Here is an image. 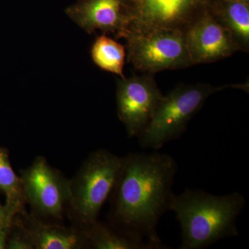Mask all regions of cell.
<instances>
[{"mask_svg":"<svg viewBox=\"0 0 249 249\" xmlns=\"http://www.w3.org/2000/svg\"><path fill=\"white\" fill-rule=\"evenodd\" d=\"M178 166L167 154L131 153L111 195V224L129 235L155 245L170 249L157 233L159 222L170 211Z\"/></svg>","mask_w":249,"mask_h":249,"instance_id":"cell-1","label":"cell"},{"mask_svg":"<svg viewBox=\"0 0 249 249\" xmlns=\"http://www.w3.org/2000/svg\"><path fill=\"white\" fill-rule=\"evenodd\" d=\"M245 205V198L238 192L214 196L186 188L181 194L174 193L170 211L176 214L181 226L179 249H205L238 235L237 218Z\"/></svg>","mask_w":249,"mask_h":249,"instance_id":"cell-2","label":"cell"},{"mask_svg":"<svg viewBox=\"0 0 249 249\" xmlns=\"http://www.w3.org/2000/svg\"><path fill=\"white\" fill-rule=\"evenodd\" d=\"M124 157L100 149L93 152L70 181L69 206L83 231L98 221L100 211L114 191Z\"/></svg>","mask_w":249,"mask_h":249,"instance_id":"cell-3","label":"cell"},{"mask_svg":"<svg viewBox=\"0 0 249 249\" xmlns=\"http://www.w3.org/2000/svg\"><path fill=\"white\" fill-rule=\"evenodd\" d=\"M227 88L208 83L178 85L163 96L151 121L138 137L139 145L142 148L157 150L180 138L208 98Z\"/></svg>","mask_w":249,"mask_h":249,"instance_id":"cell-4","label":"cell"},{"mask_svg":"<svg viewBox=\"0 0 249 249\" xmlns=\"http://www.w3.org/2000/svg\"><path fill=\"white\" fill-rule=\"evenodd\" d=\"M211 0H122L123 37L160 29L186 31L207 12Z\"/></svg>","mask_w":249,"mask_h":249,"instance_id":"cell-5","label":"cell"},{"mask_svg":"<svg viewBox=\"0 0 249 249\" xmlns=\"http://www.w3.org/2000/svg\"><path fill=\"white\" fill-rule=\"evenodd\" d=\"M127 62L147 74L193 66L184 32L160 29L124 37Z\"/></svg>","mask_w":249,"mask_h":249,"instance_id":"cell-6","label":"cell"},{"mask_svg":"<svg viewBox=\"0 0 249 249\" xmlns=\"http://www.w3.org/2000/svg\"><path fill=\"white\" fill-rule=\"evenodd\" d=\"M24 199L36 213L61 217L70 198V181L52 168L45 157H38L32 164L21 171Z\"/></svg>","mask_w":249,"mask_h":249,"instance_id":"cell-7","label":"cell"},{"mask_svg":"<svg viewBox=\"0 0 249 249\" xmlns=\"http://www.w3.org/2000/svg\"><path fill=\"white\" fill-rule=\"evenodd\" d=\"M162 98L152 74L144 73L117 80L118 116L129 138H138L145 130Z\"/></svg>","mask_w":249,"mask_h":249,"instance_id":"cell-8","label":"cell"},{"mask_svg":"<svg viewBox=\"0 0 249 249\" xmlns=\"http://www.w3.org/2000/svg\"><path fill=\"white\" fill-rule=\"evenodd\" d=\"M184 35L193 65L218 61L240 51L231 34L208 12L190 26Z\"/></svg>","mask_w":249,"mask_h":249,"instance_id":"cell-9","label":"cell"},{"mask_svg":"<svg viewBox=\"0 0 249 249\" xmlns=\"http://www.w3.org/2000/svg\"><path fill=\"white\" fill-rule=\"evenodd\" d=\"M65 13L88 34L101 30L104 34L111 33L117 38L123 37L122 0H78L67 7Z\"/></svg>","mask_w":249,"mask_h":249,"instance_id":"cell-10","label":"cell"},{"mask_svg":"<svg viewBox=\"0 0 249 249\" xmlns=\"http://www.w3.org/2000/svg\"><path fill=\"white\" fill-rule=\"evenodd\" d=\"M207 12L231 34L242 52H249V3L211 0Z\"/></svg>","mask_w":249,"mask_h":249,"instance_id":"cell-11","label":"cell"},{"mask_svg":"<svg viewBox=\"0 0 249 249\" xmlns=\"http://www.w3.org/2000/svg\"><path fill=\"white\" fill-rule=\"evenodd\" d=\"M29 219L30 225L27 229L30 232L36 249H75L87 243L83 232L80 235L73 230L42 224L34 217Z\"/></svg>","mask_w":249,"mask_h":249,"instance_id":"cell-12","label":"cell"},{"mask_svg":"<svg viewBox=\"0 0 249 249\" xmlns=\"http://www.w3.org/2000/svg\"><path fill=\"white\" fill-rule=\"evenodd\" d=\"M87 243L96 249H157L155 245L98 221L83 231Z\"/></svg>","mask_w":249,"mask_h":249,"instance_id":"cell-13","label":"cell"},{"mask_svg":"<svg viewBox=\"0 0 249 249\" xmlns=\"http://www.w3.org/2000/svg\"><path fill=\"white\" fill-rule=\"evenodd\" d=\"M91 58L96 65L105 71L111 72L124 78L125 48L107 36H99L93 42Z\"/></svg>","mask_w":249,"mask_h":249,"instance_id":"cell-14","label":"cell"},{"mask_svg":"<svg viewBox=\"0 0 249 249\" xmlns=\"http://www.w3.org/2000/svg\"><path fill=\"white\" fill-rule=\"evenodd\" d=\"M0 189L6 196V207L15 214L23 212L25 203L22 183L10 163L6 150L0 147Z\"/></svg>","mask_w":249,"mask_h":249,"instance_id":"cell-15","label":"cell"},{"mask_svg":"<svg viewBox=\"0 0 249 249\" xmlns=\"http://www.w3.org/2000/svg\"><path fill=\"white\" fill-rule=\"evenodd\" d=\"M6 248L9 249H36L30 232L27 228L22 227L18 232L13 234L8 242Z\"/></svg>","mask_w":249,"mask_h":249,"instance_id":"cell-16","label":"cell"},{"mask_svg":"<svg viewBox=\"0 0 249 249\" xmlns=\"http://www.w3.org/2000/svg\"><path fill=\"white\" fill-rule=\"evenodd\" d=\"M15 215L16 214L6 206L0 209V229L11 226Z\"/></svg>","mask_w":249,"mask_h":249,"instance_id":"cell-17","label":"cell"},{"mask_svg":"<svg viewBox=\"0 0 249 249\" xmlns=\"http://www.w3.org/2000/svg\"><path fill=\"white\" fill-rule=\"evenodd\" d=\"M10 227H11V226L0 229V249L6 248V240H7Z\"/></svg>","mask_w":249,"mask_h":249,"instance_id":"cell-18","label":"cell"},{"mask_svg":"<svg viewBox=\"0 0 249 249\" xmlns=\"http://www.w3.org/2000/svg\"><path fill=\"white\" fill-rule=\"evenodd\" d=\"M228 1H242V2L249 3V0H228Z\"/></svg>","mask_w":249,"mask_h":249,"instance_id":"cell-19","label":"cell"},{"mask_svg":"<svg viewBox=\"0 0 249 249\" xmlns=\"http://www.w3.org/2000/svg\"><path fill=\"white\" fill-rule=\"evenodd\" d=\"M2 208H3V206H1V204H0V209H2Z\"/></svg>","mask_w":249,"mask_h":249,"instance_id":"cell-20","label":"cell"}]
</instances>
